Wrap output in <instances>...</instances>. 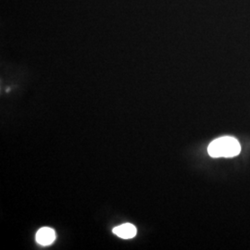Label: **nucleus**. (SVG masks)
Wrapping results in <instances>:
<instances>
[{
  "label": "nucleus",
  "mask_w": 250,
  "mask_h": 250,
  "mask_svg": "<svg viewBox=\"0 0 250 250\" xmlns=\"http://www.w3.org/2000/svg\"><path fill=\"white\" fill-rule=\"evenodd\" d=\"M208 152L212 158H233L240 154L241 146L236 138L223 136L209 144Z\"/></svg>",
  "instance_id": "nucleus-1"
},
{
  "label": "nucleus",
  "mask_w": 250,
  "mask_h": 250,
  "mask_svg": "<svg viewBox=\"0 0 250 250\" xmlns=\"http://www.w3.org/2000/svg\"><path fill=\"white\" fill-rule=\"evenodd\" d=\"M137 230L135 226L131 224H124L113 229V233L123 239H131L136 235Z\"/></svg>",
  "instance_id": "nucleus-3"
},
{
  "label": "nucleus",
  "mask_w": 250,
  "mask_h": 250,
  "mask_svg": "<svg viewBox=\"0 0 250 250\" xmlns=\"http://www.w3.org/2000/svg\"><path fill=\"white\" fill-rule=\"evenodd\" d=\"M36 238V242L41 246H49L56 239V232L51 228L44 227L37 232Z\"/></svg>",
  "instance_id": "nucleus-2"
}]
</instances>
